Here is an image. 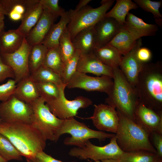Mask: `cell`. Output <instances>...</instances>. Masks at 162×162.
Listing matches in <instances>:
<instances>
[{"instance_id": "obj_1", "label": "cell", "mask_w": 162, "mask_h": 162, "mask_svg": "<svg viewBox=\"0 0 162 162\" xmlns=\"http://www.w3.org/2000/svg\"><path fill=\"white\" fill-rule=\"evenodd\" d=\"M0 133L10 141L27 161L43 151L46 146V140L32 124L2 122Z\"/></svg>"}, {"instance_id": "obj_2", "label": "cell", "mask_w": 162, "mask_h": 162, "mask_svg": "<svg viewBox=\"0 0 162 162\" xmlns=\"http://www.w3.org/2000/svg\"><path fill=\"white\" fill-rule=\"evenodd\" d=\"M139 101L162 112V63H144L135 86Z\"/></svg>"}, {"instance_id": "obj_3", "label": "cell", "mask_w": 162, "mask_h": 162, "mask_svg": "<svg viewBox=\"0 0 162 162\" xmlns=\"http://www.w3.org/2000/svg\"><path fill=\"white\" fill-rule=\"evenodd\" d=\"M116 110L119 121L115 135L120 148L125 152L145 150L157 154L149 139L150 133Z\"/></svg>"}, {"instance_id": "obj_4", "label": "cell", "mask_w": 162, "mask_h": 162, "mask_svg": "<svg viewBox=\"0 0 162 162\" xmlns=\"http://www.w3.org/2000/svg\"><path fill=\"white\" fill-rule=\"evenodd\" d=\"M112 69L113 86L105 102L134 121L135 111L139 102L136 88L128 82L119 67Z\"/></svg>"}, {"instance_id": "obj_5", "label": "cell", "mask_w": 162, "mask_h": 162, "mask_svg": "<svg viewBox=\"0 0 162 162\" xmlns=\"http://www.w3.org/2000/svg\"><path fill=\"white\" fill-rule=\"evenodd\" d=\"M68 134L70 137L66 138L64 143L67 146H74L82 147L92 139H97L100 141L111 139L115 134L107 133L100 131L94 130L89 128L84 123L76 120L74 117L64 120L58 134L59 139L62 135Z\"/></svg>"}, {"instance_id": "obj_6", "label": "cell", "mask_w": 162, "mask_h": 162, "mask_svg": "<svg viewBox=\"0 0 162 162\" xmlns=\"http://www.w3.org/2000/svg\"><path fill=\"white\" fill-rule=\"evenodd\" d=\"M33 112L32 124L42 134L46 140L56 142L58 134L63 122L50 111L43 98H39L30 104Z\"/></svg>"}, {"instance_id": "obj_7", "label": "cell", "mask_w": 162, "mask_h": 162, "mask_svg": "<svg viewBox=\"0 0 162 162\" xmlns=\"http://www.w3.org/2000/svg\"><path fill=\"white\" fill-rule=\"evenodd\" d=\"M113 0H103L100 5L93 8L86 6L77 13L72 14L67 26L71 40L80 31L94 26L104 17L107 11L114 2Z\"/></svg>"}, {"instance_id": "obj_8", "label": "cell", "mask_w": 162, "mask_h": 162, "mask_svg": "<svg viewBox=\"0 0 162 162\" xmlns=\"http://www.w3.org/2000/svg\"><path fill=\"white\" fill-rule=\"evenodd\" d=\"M110 139V142L103 146L95 145L88 140L82 147L71 148L68 154L80 160L91 159L95 161L118 159L124 152L118 145L116 135Z\"/></svg>"}, {"instance_id": "obj_9", "label": "cell", "mask_w": 162, "mask_h": 162, "mask_svg": "<svg viewBox=\"0 0 162 162\" xmlns=\"http://www.w3.org/2000/svg\"><path fill=\"white\" fill-rule=\"evenodd\" d=\"M66 85L58 87L60 94L58 98L46 103L51 112L62 120L74 117L76 116L79 109L86 108L92 103L90 99L81 96L73 100L67 99L64 94Z\"/></svg>"}, {"instance_id": "obj_10", "label": "cell", "mask_w": 162, "mask_h": 162, "mask_svg": "<svg viewBox=\"0 0 162 162\" xmlns=\"http://www.w3.org/2000/svg\"><path fill=\"white\" fill-rule=\"evenodd\" d=\"M33 117L31 104L20 100L14 94L0 103V118L3 122L32 124Z\"/></svg>"}, {"instance_id": "obj_11", "label": "cell", "mask_w": 162, "mask_h": 162, "mask_svg": "<svg viewBox=\"0 0 162 162\" xmlns=\"http://www.w3.org/2000/svg\"><path fill=\"white\" fill-rule=\"evenodd\" d=\"M113 85L112 78L106 76H91L76 71L66 87L69 88H79L88 92L97 91L108 94Z\"/></svg>"}, {"instance_id": "obj_12", "label": "cell", "mask_w": 162, "mask_h": 162, "mask_svg": "<svg viewBox=\"0 0 162 162\" xmlns=\"http://www.w3.org/2000/svg\"><path fill=\"white\" fill-rule=\"evenodd\" d=\"M32 46L27 42L26 38L21 47L11 53H1L4 62L12 69L16 83L30 75L28 57Z\"/></svg>"}, {"instance_id": "obj_13", "label": "cell", "mask_w": 162, "mask_h": 162, "mask_svg": "<svg viewBox=\"0 0 162 162\" xmlns=\"http://www.w3.org/2000/svg\"><path fill=\"white\" fill-rule=\"evenodd\" d=\"M91 119L94 126L100 131L116 133L119 124V118L114 107L108 104H100L94 105Z\"/></svg>"}, {"instance_id": "obj_14", "label": "cell", "mask_w": 162, "mask_h": 162, "mask_svg": "<svg viewBox=\"0 0 162 162\" xmlns=\"http://www.w3.org/2000/svg\"><path fill=\"white\" fill-rule=\"evenodd\" d=\"M134 121L150 133L162 134V112H157L139 101L135 109Z\"/></svg>"}, {"instance_id": "obj_15", "label": "cell", "mask_w": 162, "mask_h": 162, "mask_svg": "<svg viewBox=\"0 0 162 162\" xmlns=\"http://www.w3.org/2000/svg\"><path fill=\"white\" fill-rule=\"evenodd\" d=\"M142 46L141 38L137 40L131 50L122 57L119 66L122 73L130 84L135 87L139 74L144 64L137 58L136 53Z\"/></svg>"}, {"instance_id": "obj_16", "label": "cell", "mask_w": 162, "mask_h": 162, "mask_svg": "<svg viewBox=\"0 0 162 162\" xmlns=\"http://www.w3.org/2000/svg\"><path fill=\"white\" fill-rule=\"evenodd\" d=\"M76 70L86 74L90 73L97 76H106L112 78L113 69L99 60L93 52L87 54L81 53Z\"/></svg>"}, {"instance_id": "obj_17", "label": "cell", "mask_w": 162, "mask_h": 162, "mask_svg": "<svg viewBox=\"0 0 162 162\" xmlns=\"http://www.w3.org/2000/svg\"><path fill=\"white\" fill-rule=\"evenodd\" d=\"M123 26L111 17H105L98 22L94 27L96 49L108 44Z\"/></svg>"}, {"instance_id": "obj_18", "label": "cell", "mask_w": 162, "mask_h": 162, "mask_svg": "<svg viewBox=\"0 0 162 162\" xmlns=\"http://www.w3.org/2000/svg\"><path fill=\"white\" fill-rule=\"evenodd\" d=\"M54 14L46 9H43L39 20L26 38L31 46L41 43L46 36L56 18Z\"/></svg>"}, {"instance_id": "obj_19", "label": "cell", "mask_w": 162, "mask_h": 162, "mask_svg": "<svg viewBox=\"0 0 162 162\" xmlns=\"http://www.w3.org/2000/svg\"><path fill=\"white\" fill-rule=\"evenodd\" d=\"M124 26L136 40L143 36H154L158 30L156 24L147 23L129 13L127 16Z\"/></svg>"}, {"instance_id": "obj_20", "label": "cell", "mask_w": 162, "mask_h": 162, "mask_svg": "<svg viewBox=\"0 0 162 162\" xmlns=\"http://www.w3.org/2000/svg\"><path fill=\"white\" fill-rule=\"evenodd\" d=\"M72 9L66 11L61 16L59 21L53 24L48 33L41 43L48 49L58 47L59 40L62 34L67 28L72 13Z\"/></svg>"}, {"instance_id": "obj_21", "label": "cell", "mask_w": 162, "mask_h": 162, "mask_svg": "<svg viewBox=\"0 0 162 162\" xmlns=\"http://www.w3.org/2000/svg\"><path fill=\"white\" fill-rule=\"evenodd\" d=\"M43 11V7L39 0L26 9L21 20V23L17 29L25 37L35 26L40 18Z\"/></svg>"}, {"instance_id": "obj_22", "label": "cell", "mask_w": 162, "mask_h": 162, "mask_svg": "<svg viewBox=\"0 0 162 162\" xmlns=\"http://www.w3.org/2000/svg\"><path fill=\"white\" fill-rule=\"evenodd\" d=\"M13 94L20 100L29 104L40 98L36 82L30 75L17 83Z\"/></svg>"}, {"instance_id": "obj_23", "label": "cell", "mask_w": 162, "mask_h": 162, "mask_svg": "<svg viewBox=\"0 0 162 162\" xmlns=\"http://www.w3.org/2000/svg\"><path fill=\"white\" fill-rule=\"evenodd\" d=\"M94 27L80 31L71 40L75 49L79 50L81 54L93 52L96 48Z\"/></svg>"}, {"instance_id": "obj_24", "label": "cell", "mask_w": 162, "mask_h": 162, "mask_svg": "<svg viewBox=\"0 0 162 162\" xmlns=\"http://www.w3.org/2000/svg\"><path fill=\"white\" fill-rule=\"evenodd\" d=\"M25 38L17 29L2 32L0 34L1 54L14 52L21 47Z\"/></svg>"}, {"instance_id": "obj_25", "label": "cell", "mask_w": 162, "mask_h": 162, "mask_svg": "<svg viewBox=\"0 0 162 162\" xmlns=\"http://www.w3.org/2000/svg\"><path fill=\"white\" fill-rule=\"evenodd\" d=\"M98 58L105 65L112 68L119 67L122 56L114 46L109 44L93 51Z\"/></svg>"}, {"instance_id": "obj_26", "label": "cell", "mask_w": 162, "mask_h": 162, "mask_svg": "<svg viewBox=\"0 0 162 162\" xmlns=\"http://www.w3.org/2000/svg\"><path fill=\"white\" fill-rule=\"evenodd\" d=\"M137 40L123 26L109 44L124 56L133 47Z\"/></svg>"}, {"instance_id": "obj_27", "label": "cell", "mask_w": 162, "mask_h": 162, "mask_svg": "<svg viewBox=\"0 0 162 162\" xmlns=\"http://www.w3.org/2000/svg\"><path fill=\"white\" fill-rule=\"evenodd\" d=\"M138 8L137 4L131 0H117L113 7L106 13L105 17L113 18L121 26H123L129 11Z\"/></svg>"}, {"instance_id": "obj_28", "label": "cell", "mask_w": 162, "mask_h": 162, "mask_svg": "<svg viewBox=\"0 0 162 162\" xmlns=\"http://www.w3.org/2000/svg\"><path fill=\"white\" fill-rule=\"evenodd\" d=\"M64 65L59 47L48 49L42 65L60 76Z\"/></svg>"}, {"instance_id": "obj_29", "label": "cell", "mask_w": 162, "mask_h": 162, "mask_svg": "<svg viewBox=\"0 0 162 162\" xmlns=\"http://www.w3.org/2000/svg\"><path fill=\"white\" fill-rule=\"evenodd\" d=\"M48 50L42 43L32 46L28 57L30 75L42 65Z\"/></svg>"}, {"instance_id": "obj_30", "label": "cell", "mask_w": 162, "mask_h": 162, "mask_svg": "<svg viewBox=\"0 0 162 162\" xmlns=\"http://www.w3.org/2000/svg\"><path fill=\"white\" fill-rule=\"evenodd\" d=\"M30 75L36 82H50L55 84L58 87L65 84L63 83L60 75L43 65Z\"/></svg>"}, {"instance_id": "obj_31", "label": "cell", "mask_w": 162, "mask_h": 162, "mask_svg": "<svg viewBox=\"0 0 162 162\" xmlns=\"http://www.w3.org/2000/svg\"><path fill=\"white\" fill-rule=\"evenodd\" d=\"M158 158L157 154L154 153L138 150L124 152L118 160L121 162H155Z\"/></svg>"}, {"instance_id": "obj_32", "label": "cell", "mask_w": 162, "mask_h": 162, "mask_svg": "<svg viewBox=\"0 0 162 162\" xmlns=\"http://www.w3.org/2000/svg\"><path fill=\"white\" fill-rule=\"evenodd\" d=\"M0 154L8 161L22 160L20 153L6 137L0 133Z\"/></svg>"}, {"instance_id": "obj_33", "label": "cell", "mask_w": 162, "mask_h": 162, "mask_svg": "<svg viewBox=\"0 0 162 162\" xmlns=\"http://www.w3.org/2000/svg\"><path fill=\"white\" fill-rule=\"evenodd\" d=\"M59 48L64 64L72 57L76 51L67 27L60 37Z\"/></svg>"}, {"instance_id": "obj_34", "label": "cell", "mask_w": 162, "mask_h": 162, "mask_svg": "<svg viewBox=\"0 0 162 162\" xmlns=\"http://www.w3.org/2000/svg\"><path fill=\"white\" fill-rule=\"evenodd\" d=\"M36 84L40 97L44 99L46 103L59 96V88L55 84L45 82H37Z\"/></svg>"}, {"instance_id": "obj_35", "label": "cell", "mask_w": 162, "mask_h": 162, "mask_svg": "<svg viewBox=\"0 0 162 162\" xmlns=\"http://www.w3.org/2000/svg\"><path fill=\"white\" fill-rule=\"evenodd\" d=\"M134 2L145 11L152 13L156 23L160 26L162 25V15L159 11L162 5V0H134Z\"/></svg>"}, {"instance_id": "obj_36", "label": "cell", "mask_w": 162, "mask_h": 162, "mask_svg": "<svg viewBox=\"0 0 162 162\" xmlns=\"http://www.w3.org/2000/svg\"><path fill=\"white\" fill-rule=\"evenodd\" d=\"M81 53L79 50H76L74 55L64 64L60 76L64 84L67 85L77 71V65Z\"/></svg>"}, {"instance_id": "obj_37", "label": "cell", "mask_w": 162, "mask_h": 162, "mask_svg": "<svg viewBox=\"0 0 162 162\" xmlns=\"http://www.w3.org/2000/svg\"><path fill=\"white\" fill-rule=\"evenodd\" d=\"M16 83L14 79H9L4 83L0 85V101L6 100L14 94Z\"/></svg>"}, {"instance_id": "obj_38", "label": "cell", "mask_w": 162, "mask_h": 162, "mask_svg": "<svg viewBox=\"0 0 162 162\" xmlns=\"http://www.w3.org/2000/svg\"><path fill=\"white\" fill-rule=\"evenodd\" d=\"M39 2L43 9H47L57 17L63 16L66 11L59 6L58 0H39Z\"/></svg>"}, {"instance_id": "obj_39", "label": "cell", "mask_w": 162, "mask_h": 162, "mask_svg": "<svg viewBox=\"0 0 162 162\" xmlns=\"http://www.w3.org/2000/svg\"><path fill=\"white\" fill-rule=\"evenodd\" d=\"M14 79V75L12 69L5 64L0 56V82L8 78Z\"/></svg>"}, {"instance_id": "obj_40", "label": "cell", "mask_w": 162, "mask_h": 162, "mask_svg": "<svg viewBox=\"0 0 162 162\" xmlns=\"http://www.w3.org/2000/svg\"><path fill=\"white\" fill-rule=\"evenodd\" d=\"M152 142L154 148L157 151L158 157L162 158V134L155 132L150 133Z\"/></svg>"}, {"instance_id": "obj_41", "label": "cell", "mask_w": 162, "mask_h": 162, "mask_svg": "<svg viewBox=\"0 0 162 162\" xmlns=\"http://www.w3.org/2000/svg\"><path fill=\"white\" fill-rule=\"evenodd\" d=\"M28 162H64L55 159L50 155L47 154L44 151L38 152L33 158ZM70 162H76L71 161Z\"/></svg>"}, {"instance_id": "obj_42", "label": "cell", "mask_w": 162, "mask_h": 162, "mask_svg": "<svg viewBox=\"0 0 162 162\" xmlns=\"http://www.w3.org/2000/svg\"><path fill=\"white\" fill-rule=\"evenodd\" d=\"M136 55L138 59L143 63H148L152 57L151 51L147 48L142 46L137 50Z\"/></svg>"}, {"instance_id": "obj_43", "label": "cell", "mask_w": 162, "mask_h": 162, "mask_svg": "<svg viewBox=\"0 0 162 162\" xmlns=\"http://www.w3.org/2000/svg\"><path fill=\"white\" fill-rule=\"evenodd\" d=\"M91 1V0H80L75 9L74 10H72V14H74L78 12L87 6V4Z\"/></svg>"}, {"instance_id": "obj_44", "label": "cell", "mask_w": 162, "mask_h": 162, "mask_svg": "<svg viewBox=\"0 0 162 162\" xmlns=\"http://www.w3.org/2000/svg\"><path fill=\"white\" fill-rule=\"evenodd\" d=\"M10 18L14 21H18L22 20L23 15L18 13L12 10H10L8 13Z\"/></svg>"}, {"instance_id": "obj_45", "label": "cell", "mask_w": 162, "mask_h": 162, "mask_svg": "<svg viewBox=\"0 0 162 162\" xmlns=\"http://www.w3.org/2000/svg\"><path fill=\"white\" fill-rule=\"evenodd\" d=\"M0 12L3 13L4 15H8V13L2 5V4L0 2Z\"/></svg>"}, {"instance_id": "obj_46", "label": "cell", "mask_w": 162, "mask_h": 162, "mask_svg": "<svg viewBox=\"0 0 162 162\" xmlns=\"http://www.w3.org/2000/svg\"><path fill=\"white\" fill-rule=\"evenodd\" d=\"M100 162H121L118 159H110L102 160Z\"/></svg>"}, {"instance_id": "obj_47", "label": "cell", "mask_w": 162, "mask_h": 162, "mask_svg": "<svg viewBox=\"0 0 162 162\" xmlns=\"http://www.w3.org/2000/svg\"><path fill=\"white\" fill-rule=\"evenodd\" d=\"M4 22H0V34H1L4 30Z\"/></svg>"}, {"instance_id": "obj_48", "label": "cell", "mask_w": 162, "mask_h": 162, "mask_svg": "<svg viewBox=\"0 0 162 162\" xmlns=\"http://www.w3.org/2000/svg\"><path fill=\"white\" fill-rule=\"evenodd\" d=\"M4 14L0 12V22H4Z\"/></svg>"}, {"instance_id": "obj_49", "label": "cell", "mask_w": 162, "mask_h": 162, "mask_svg": "<svg viewBox=\"0 0 162 162\" xmlns=\"http://www.w3.org/2000/svg\"><path fill=\"white\" fill-rule=\"evenodd\" d=\"M7 160L5 158L3 157L0 154V162H8Z\"/></svg>"}, {"instance_id": "obj_50", "label": "cell", "mask_w": 162, "mask_h": 162, "mask_svg": "<svg viewBox=\"0 0 162 162\" xmlns=\"http://www.w3.org/2000/svg\"><path fill=\"white\" fill-rule=\"evenodd\" d=\"M155 162H162V158H158Z\"/></svg>"}, {"instance_id": "obj_51", "label": "cell", "mask_w": 162, "mask_h": 162, "mask_svg": "<svg viewBox=\"0 0 162 162\" xmlns=\"http://www.w3.org/2000/svg\"><path fill=\"white\" fill-rule=\"evenodd\" d=\"M2 122V119H1V118H0V124Z\"/></svg>"}, {"instance_id": "obj_52", "label": "cell", "mask_w": 162, "mask_h": 162, "mask_svg": "<svg viewBox=\"0 0 162 162\" xmlns=\"http://www.w3.org/2000/svg\"><path fill=\"white\" fill-rule=\"evenodd\" d=\"M95 161V162H100V161H99V160L96 161Z\"/></svg>"}, {"instance_id": "obj_53", "label": "cell", "mask_w": 162, "mask_h": 162, "mask_svg": "<svg viewBox=\"0 0 162 162\" xmlns=\"http://www.w3.org/2000/svg\"><path fill=\"white\" fill-rule=\"evenodd\" d=\"M1 50H0V53L1 54Z\"/></svg>"}]
</instances>
